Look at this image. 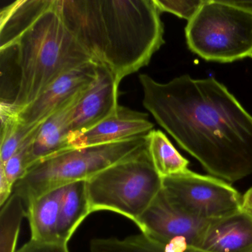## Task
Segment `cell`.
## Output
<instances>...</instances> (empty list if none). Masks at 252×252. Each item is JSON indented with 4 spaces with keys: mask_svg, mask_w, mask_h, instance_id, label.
Instances as JSON below:
<instances>
[{
    "mask_svg": "<svg viewBox=\"0 0 252 252\" xmlns=\"http://www.w3.org/2000/svg\"><path fill=\"white\" fill-rule=\"evenodd\" d=\"M63 193V187L52 190L26 206L32 240L45 243L61 242L59 238V225Z\"/></svg>",
    "mask_w": 252,
    "mask_h": 252,
    "instance_id": "5bb4252c",
    "label": "cell"
},
{
    "mask_svg": "<svg viewBox=\"0 0 252 252\" xmlns=\"http://www.w3.org/2000/svg\"><path fill=\"white\" fill-rule=\"evenodd\" d=\"M161 189L147 147L87 181L90 213L108 211L136 223Z\"/></svg>",
    "mask_w": 252,
    "mask_h": 252,
    "instance_id": "5b68a950",
    "label": "cell"
},
{
    "mask_svg": "<svg viewBox=\"0 0 252 252\" xmlns=\"http://www.w3.org/2000/svg\"><path fill=\"white\" fill-rule=\"evenodd\" d=\"M119 85L105 67L97 63L95 81L83 93L73 110L72 132H84L117 111Z\"/></svg>",
    "mask_w": 252,
    "mask_h": 252,
    "instance_id": "30bf717a",
    "label": "cell"
},
{
    "mask_svg": "<svg viewBox=\"0 0 252 252\" xmlns=\"http://www.w3.org/2000/svg\"><path fill=\"white\" fill-rule=\"evenodd\" d=\"M189 48L206 61L252 58V12L228 0H204L186 27Z\"/></svg>",
    "mask_w": 252,
    "mask_h": 252,
    "instance_id": "8992f818",
    "label": "cell"
},
{
    "mask_svg": "<svg viewBox=\"0 0 252 252\" xmlns=\"http://www.w3.org/2000/svg\"><path fill=\"white\" fill-rule=\"evenodd\" d=\"M194 249L201 252H252V215L240 210L210 221Z\"/></svg>",
    "mask_w": 252,
    "mask_h": 252,
    "instance_id": "7c38bea8",
    "label": "cell"
},
{
    "mask_svg": "<svg viewBox=\"0 0 252 252\" xmlns=\"http://www.w3.org/2000/svg\"><path fill=\"white\" fill-rule=\"evenodd\" d=\"M139 80L144 107L208 173L228 183L252 174V116L222 84L188 75Z\"/></svg>",
    "mask_w": 252,
    "mask_h": 252,
    "instance_id": "6da1fadb",
    "label": "cell"
},
{
    "mask_svg": "<svg viewBox=\"0 0 252 252\" xmlns=\"http://www.w3.org/2000/svg\"><path fill=\"white\" fill-rule=\"evenodd\" d=\"M168 200L187 215L203 220L225 218L242 210V196L226 181L189 173L162 178Z\"/></svg>",
    "mask_w": 252,
    "mask_h": 252,
    "instance_id": "52a82bcc",
    "label": "cell"
},
{
    "mask_svg": "<svg viewBox=\"0 0 252 252\" xmlns=\"http://www.w3.org/2000/svg\"><path fill=\"white\" fill-rule=\"evenodd\" d=\"M147 147V135L119 142L56 153L36 162L16 183L13 194L26 206L39 196L78 181H87L109 166Z\"/></svg>",
    "mask_w": 252,
    "mask_h": 252,
    "instance_id": "277c9868",
    "label": "cell"
},
{
    "mask_svg": "<svg viewBox=\"0 0 252 252\" xmlns=\"http://www.w3.org/2000/svg\"><path fill=\"white\" fill-rule=\"evenodd\" d=\"M1 149L0 163L12 157L29 139L35 127L26 126L18 120L17 113L8 106L0 104Z\"/></svg>",
    "mask_w": 252,
    "mask_h": 252,
    "instance_id": "e0dca14e",
    "label": "cell"
},
{
    "mask_svg": "<svg viewBox=\"0 0 252 252\" xmlns=\"http://www.w3.org/2000/svg\"><path fill=\"white\" fill-rule=\"evenodd\" d=\"M17 252H70L67 243L63 242L45 243L31 239L20 247Z\"/></svg>",
    "mask_w": 252,
    "mask_h": 252,
    "instance_id": "44dd1931",
    "label": "cell"
},
{
    "mask_svg": "<svg viewBox=\"0 0 252 252\" xmlns=\"http://www.w3.org/2000/svg\"><path fill=\"white\" fill-rule=\"evenodd\" d=\"M97 75L94 61L79 66L56 79L33 102L17 113L23 125L36 127L75 96L89 88Z\"/></svg>",
    "mask_w": 252,
    "mask_h": 252,
    "instance_id": "9c48e42d",
    "label": "cell"
},
{
    "mask_svg": "<svg viewBox=\"0 0 252 252\" xmlns=\"http://www.w3.org/2000/svg\"><path fill=\"white\" fill-rule=\"evenodd\" d=\"M90 215L87 181H78L63 187L59 225L60 241L68 243Z\"/></svg>",
    "mask_w": 252,
    "mask_h": 252,
    "instance_id": "9a60e30c",
    "label": "cell"
},
{
    "mask_svg": "<svg viewBox=\"0 0 252 252\" xmlns=\"http://www.w3.org/2000/svg\"><path fill=\"white\" fill-rule=\"evenodd\" d=\"M148 118L147 113L119 105L114 114L91 129L70 134L68 149L111 144L148 135L154 128Z\"/></svg>",
    "mask_w": 252,
    "mask_h": 252,
    "instance_id": "8fae6325",
    "label": "cell"
},
{
    "mask_svg": "<svg viewBox=\"0 0 252 252\" xmlns=\"http://www.w3.org/2000/svg\"><path fill=\"white\" fill-rule=\"evenodd\" d=\"M33 130L29 139L12 157L5 163H0V172L5 175L14 187L17 181L26 175L29 169V144L33 136Z\"/></svg>",
    "mask_w": 252,
    "mask_h": 252,
    "instance_id": "d6986e66",
    "label": "cell"
},
{
    "mask_svg": "<svg viewBox=\"0 0 252 252\" xmlns=\"http://www.w3.org/2000/svg\"><path fill=\"white\" fill-rule=\"evenodd\" d=\"M25 206L21 197L15 194L1 206V252H17L20 225L26 217Z\"/></svg>",
    "mask_w": 252,
    "mask_h": 252,
    "instance_id": "ac0fdd59",
    "label": "cell"
},
{
    "mask_svg": "<svg viewBox=\"0 0 252 252\" xmlns=\"http://www.w3.org/2000/svg\"><path fill=\"white\" fill-rule=\"evenodd\" d=\"M210 221L184 213L168 200L161 189L135 225L141 233L162 244L184 238L195 248Z\"/></svg>",
    "mask_w": 252,
    "mask_h": 252,
    "instance_id": "ba28073f",
    "label": "cell"
},
{
    "mask_svg": "<svg viewBox=\"0 0 252 252\" xmlns=\"http://www.w3.org/2000/svg\"><path fill=\"white\" fill-rule=\"evenodd\" d=\"M63 21L93 61L120 85L164 43L154 0H58Z\"/></svg>",
    "mask_w": 252,
    "mask_h": 252,
    "instance_id": "3957f363",
    "label": "cell"
},
{
    "mask_svg": "<svg viewBox=\"0 0 252 252\" xmlns=\"http://www.w3.org/2000/svg\"><path fill=\"white\" fill-rule=\"evenodd\" d=\"M147 149L160 178L184 175L191 171L189 160L178 153L161 131L153 129L147 135Z\"/></svg>",
    "mask_w": 252,
    "mask_h": 252,
    "instance_id": "2e32d148",
    "label": "cell"
},
{
    "mask_svg": "<svg viewBox=\"0 0 252 252\" xmlns=\"http://www.w3.org/2000/svg\"><path fill=\"white\" fill-rule=\"evenodd\" d=\"M85 91L36 126L29 144V169L42 159L68 150L73 110Z\"/></svg>",
    "mask_w": 252,
    "mask_h": 252,
    "instance_id": "4fadbf2b",
    "label": "cell"
},
{
    "mask_svg": "<svg viewBox=\"0 0 252 252\" xmlns=\"http://www.w3.org/2000/svg\"><path fill=\"white\" fill-rule=\"evenodd\" d=\"M160 12H168L190 21L197 14L204 0H154Z\"/></svg>",
    "mask_w": 252,
    "mask_h": 252,
    "instance_id": "ffe728a7",
    "label": "cell"
},
{
    "mask_svg": "<svg viewBox=\"0 0 252 252\" xmlns=\"http://www.w3.org/2000/svg\"><path fill=\"white\" fill-rule=\"evenodd\" d=\"M0 58L2 78L12 75L7 105L16 113L62 75L93 61L66 27L58 0H18L2 8Z\"/></svg>",
    "mask_w": 252,
    "mask_h": 252,
    "instance_id": "7a4b0ae2",
    "label": "cell"
},
{
    "mask_svg": "<svg viewBox=\"0 0 252 252\" xmlns=\"http://www.w3.org/2000/svg\"><path fill=\"white\" fill-rule=\"evenodd\" d=\"M242 210L252 215V187L242 197Z\"/></svg>",
    "mask_w": 252,
    "mask_h": 252,
    "instance_id": "7402d4cb",
    "label": "cell"
}]
</instances>
